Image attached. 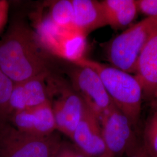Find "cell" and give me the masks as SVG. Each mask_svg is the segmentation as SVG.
Returning a JSON list of instances; mask_svg holds the SVG:
<instances>
[{
	"instance_id": "cell-1",
	"label": "cell",
	"mask_w": 157,
	"mask_h": 157,
	"mask_svg": "<svg viewBox=\"0 0 157 157\" xmlns=\"http://www.w3.org/2000/svg\"><path fill=\"white\" fill-rule=\"evenodd\" d=\"M44 51L34 32L13 23L0 41V69L14 83L50 73Z\"/></svg>"
},
{
	"instance_id": "cell-2",
	"label": "cell",
	"mask_w": 157,
	"mask_h": 157,
	"mask_svg": "<svg viewBox=\"0 0 157 157\" xmlns=\"http://www.w3.org/2000/svg\"><path fill=\"white\" fill-rule=\"evenodd\" d=\"M73 64L90 67L96 72L115 105L127 117L133 126L137 124L140 117L143 92L134 75L85 57Z\"/></svg>"
},
{
	"instance_id": "cell-3",
	"label": "cell",
	"mask_w": 157,
	"mask_h": 157,
	"mask_svg": "<svg viewBox=\"0 0 157 157\" xmlns=\"http://www.w3.org/2000/svg\"><path fill=\"white\" fill-rule=\"evenodd\" d=\"M157 32V17H146L125 29L107 44L106 55L111 65L135 73L141 51Z\"/></svg>"
},
{
	"instance_id": "cell-4",
	"label": "cell",
	"mask_w": 157,
	"mask_h": 157,
	"mask_svg": "<svg viewBox=\"0 0 157 157\" xmlns=\"http://www.w3.org/2000/svg\"><path fill=\"white\" fill-rule=\"evenodd\" d=\"M61 141L56 132L34 136L6 124L0 127V157H53Z\"/></svg>"
},
{
	"instance_id": "cell-5",
	"label": "cell",
	"mask_w": 157,
	"mask_h": 157,
	"mask_svg": "<svg viewBox=\"0 0 157 157\" xmlns=\"http://www.w3.org/2000/svg\"><path fill=\"white\" fill-rule=\"evenodd\" d=\"M106 148L102 157H132L141 152L129 119L114 105L99 118Z\"/></svg>"
},
{
	"instance_id": "cell-6",
	"label": "cell",
	"mask_w": 157,
	"mask_h": 157,
	"mask_svg": "<svg viewBox=\"0 0 157 157\" xmlns=\"http://www.w3.org/2000/svg\"><path fill=\"white\" fill-rule=\"evenodd\" d=\"M35 33L46 52L73 63L84 58L86 36L76 29L63 28L47 17L40 19Z\"/></svg>"
},
{
	"instance_id": "cell-7",
	"label": "cell",
	"mask_w": 157,
	"mask_h": 157,
	"mask_svg": "<svg viewBox=\"0 0 157 157\" xmlns=\"http://www.w3.org/2000/svg\"><path fill=\"white\" fill-rule=\"evenodd\" d=\"M48 85L56 130L71 139L82 117L85 102L72 87H68L51 75Z\"/></svg>"
},
{
	"instance_id": "cell-8",
	"label": "cell",
	"mask_w": 157,
	"mask_h": 157,
	"mask_svg": "<svg viewBox=\"0 0 157 157\" xmlns=\"http://www.w3.org/2000/svg\"><path fill=\"white\" fill-rule=\"evenodd\" d=\"M73 65L69 72L72 89L100 118L114 105L113 101L96 72L90 67Z\"/></svg>"
},
{
	"instance_id": "cell-9",
	"label": "cell",
	"mask_w": 157,
	"mask_h": 157,
	"mask_svg": "<svg viewBox=\"0 0 157 157\" xmlns=\"http://www.w3.org/2000/svg\"><path fill=\"white\" fill-rule=\"evenodd\" d=\"M71 140L80 150L89 157H102L105 154L100 119L86 103L82 117Z\"/></svg>"
},
{
	"instance_id": "cell-10",
	"label": "cell",
	"mask_w": 157,
	"mask_h": 157,
	"mask_svg": "<svg viewBox=\"0 0 157 157\" xmlns=\"http://www.w3.org/2000/svg\"><path fill=\"white\" fill-rule=\"evenodd\" d=\"M10 124L21 132L38 136L51 135L56 130L50 101L13 113Z\"/></svg>"
},
{
	"instance_id": "cell-11",
	"label": "cell",
	"mask_w": 157,
	"mask_h": 157,
	"mask_svg": "<svg viewBox=\"0 0 157 157\" xmlns=\"http://www.w3.org/2000/svg\"><path fill=\"white\" fill-rule=\"evenodd\" d=\"M50 75L44 74L14 83L10 101L11 117L15 112L50 101L48 85V77Z\"/></svg>"
},
{
	"instance_id": "cell-12",
	"label": "cell",
	"mask_w": 157,
	"mask_h": 157,
	"mask_svg": "<svg viewBox=\"0 0 157 157\" xmlns=\"http://www.w3.org/2000/svg\"><path fill=\"white\" fill-rule=\"evenodd\" d=\"M134 74L141 86L143 97L153 98L157 91V32L141 51Z\"/></svg>"
},
{
	"instance_id": "cell-13",
	"label": "cell",
	"mask_w": 157,
	"mask_h": 157,
	"mask_svg": "<svg viewBox=\"0 0 157 157\" xmlns=\"http://www.w3.org/2000/svg\"><path fill=\"white\" fill-rule=\"evenodd\" d=\"M76 28L87 36L91 32L108 25L101 1L72 0Z\"/></svg>"
},
{
	"instance_id": "cell-14",
	"label": "cell",
	"mask_w": 157,
	"mask_h": 157,
	"mask_svg": "<svg viewBox=\"0 0 157 157\" xmlns=\"http://www.w3.org/2000/svg\"><path fill=\"white\" fill-rule=\"evenodd\" d=\"M107 24L115 29H124L136 17V0H104L101 1Z\"/></svg>"
},
{
	"instance_id": "cell-15",
	"label": "cell",
	"mask_w": 157,
	"mask_h": 157,
	"mask_svg": "<svg viewBox=\"0 0 157 157\" xmlns=\"http://www.w3.org/2000/svg\"><path fill=\"white\" fill-rule=\"evenodd\" d=\"M47 17L51 22L59 27L78 30L75 24L72 0L54 1L51 6L49 15Z\"/></svg>"
},
{
	"instance_id": "cell-16",
	"label": "cell",
	"mask_w": 157,
	"mask_h": 157,
	"mask_svg": "<svg viewBox=\"0 0 157 157\" xmlns=\"http://www.w3.org/2000/svg\"><path fill=\"white\" fill-rule=\"evenodd\" d=\"M143 157H157V108L148 119L140 144Z\"/></svg>"
},
{
	"instance_id": "cell-17",
	"label": "cell",
	"mask_w": 157,
	"mask_h": 157,
	"mask_svg": "<svg viewBox=\"0 0 157 157\" xmlns=\"http://www.w3.org/2000/svg\"><path fill=\"white\" fill-rule=\"evenodd\" d=\"M14 83L0 69V127L10 124V101Z\"/></svg>"
},
{
	"instance_id": "cell-18",
	"label": "cell",
	"mask_w": 157,
	"mask_h": 157,
	"mask_svg": "<svg viewBox=\"0 0 157 157\" xmlns=\"http://www.w3.org/2000/svg\"><path fill=\"white\" fill-rule=\"evenodd\" d=\"M53 157H89L80 150L74 143L61 141Z\"/></svg>"
},
{
	"instance_id": "cell-19",
	"label": "cell",
	"mask_w": 157,
	"mask_h": 157,
	"mask_svg": "<svg viewBox=\"0 0 157 157\" xmlns=\"http://www.w3.org/2000/svg\"><path fill=\"white\" fill-rule=\"evenodd\" d=\"M138 11L147 17H157V0H136Z\"/></svg>"
},
{
	"instance_id": "cell-20",
	"label": "cell",
	"mask_w": 157,
	"mask_h": 157,
	"mask_svg": "<svg viewBox=\"0 0 157 157\" xmlns=\"http://www.w3.org/2000/svg\"><path fill=\"white\" fill-rule=\"evenodd\" d=\"M9 3L5 0H0V33L6 26L8 19Z\"/></svg>"
},
{
	"instance_id": "cell-21",
	"label": "cell",
	"mask_w": 157,
	"mask_h": 157,
	"mask_svg": "<svg viewBox=\"0 0 157 157\" xmlns=\"http://www.w3.org/2000/svg\"><path fill=\"white\" fill-rule=\"evenodd\" d=\"M153 98H154L155 99V100L156 101V102H157V91L155 92V94L154 95V97H153Z\"/></svg>"
},
{
	"instance_id": "cell-22",
	"label": "cell",
	"mask_w": 157,
	"mask_h": 157,
	"mask_svg": "<svg viewBox=\"0 0 157 157\" xmlns=\"http://www.w3.org/2000/svg\"><path fill=\"white\" fill-rule=\"evenodd\" d=\"M142 157V155H141V154L140 153V154H137V155H135V156H133V157Z\"/></svg>"
}]
</instances>
